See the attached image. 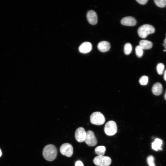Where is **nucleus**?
<instances>
[{"label":"nucleus","instance_id":"nucleus-1","mask_svg":"<svg viewBox=\"0 0 166 166\" xmlns=\"http://www.w3.org/2000/svg\"><path fill=\"white\" fill-rule=\"evenodd\" d=\"M57 154L55 146L51 144L46 145L44 148L42 154L45 159L47 160L52 161L56 158Z\"/></svg>","mask_w":166,"mask_h":166},{"label":"nucleus","instance_id":"nucleus-2","mask_svg":"<svg viewBox=\"0 0 166 166\" xmlns=\"http://www.w3.org/2000/svg\"><path fill=\"white\" fill-rule=\"evenodd\" d=\"M155 31V29L153 26L149 24H144L139 28L137 33L140 37L144 38L148 35L154 33Z\"/></svg>","mask_w":166,"mask_h":166},{"label":"nucleus","instance_id":"nucleus-3","mask_svg":"<svg viewBox=\"0 0 166 166\" xmlns=\"http://www.w3.org/2000/svg\"><path fill=\"white\" fill-rule=\"evenodd\" d=\"M91 123L96 125H101L105 121V118L103 115L99 112L93 113L90 117Z\"/></svg>","mask_w":166,"mask_h":166},{"label":"nucleus","instance_id":"nucleus-4","mask_svg":"<svg viewBox=\"0 0 166 166\" xmlns=\"http://www.w3.org/2000/svg\"><path fill=\"white\" fill-rule=\"evenodd\" d=\"M93 162L97 166H109L111 163V159L108 156H98L94 158Z\"/></svg>","mask_w":166,"mask_h":166},{"label":"nucleus","instance_id":"nucleus-5","mask_svg":"<svg viewBox=\"0 0 166 166\" xmlns=\"http://www.w3.org/2000/svg\"><path fill=\"white\" fill-rule=\"evenodd\" d=\"M117 126L116 122L110 121L106 123L104 128L105 134L109 136L115 135L117 131Z\"/></svg>","mask_w":166,"mask_h":166},{"label":"nucleus","instance_id":"nucleus-6","mask_svg":"<svg viewBox=\"0 0 166 166\" xmlns=\"http://www.w3.org/2000/svg\"><path fill=\"white\" fill-rule=\"evenodd\" d=\"M85 142L88 146H93L97 143V140L94 133L91 130H89L86 132V136Z\"/></svg>","mask_w":166,"mask_h":166},{"label":"nucleus","instance_id":"nucleus-7","mask_svg":"<svg viewBox=\"0 0 166 166\" xmlns=\"http://www.w3.org/2000/svg\"><path fill=\"white\" fill-rule=\"evenodd\" d=\"M60 152L63 155L70 157L73 153V146L70 144L68 143L63 144L60 147Z\"/></svg>","mask_w":166,"mask_h":166},{"label":"nucleus","instance_id":"nucleus-8","mask_svg":"<svg viewBox=\"0 0 166 166\" xmlns=\"http://www.w3.org/2000/svg\"><path fill=\"white\" fill-rule=\"evenodd\" d=\"M86 136V132L84 128L80 127L76 130L75 137L76 140L79 142L85 141Z\"/></svg>","mask_w":166,"mask_h":166},{"label":"nucleus","instance_id":"nucleus-9","mask_svg":"<svg viewBox=\"0 0 166 166\" xmlns=\"http://www.w3.org/2000/svg\"><path fill=\"white\" fill-rule=\"evenodd\" d=\"M87 18L89 22L92 25H95L97 22V16L96 12L89 10L87 13Z\"/></svg>","mask_w":166,"mask_h":166},{"label":"nucleus","instance_id":"nucleus-10","mask_svg":"<svg viewBox=\"0 0 166 166\" xmlns=\"http://www.w3.org/2000/svg\"><path fill=\"white\" fill-rule=\"evenodd\" d=\"M121 24L124 26H133L136 23V19L131 16H128L124 18L121 21Z\"/></svg>","mask_w":166,"mask_h":166},{"label":"nucleus","instance_id":"nucleus-11","mask_svg":"<svg viewBox=\"0 0 166 166\" xmlns=\"http://www.w3.org/2000/svg\"><path fill=\"white\" fill-rule=\"evenodd\" d=\"M92 49L91 44L89 42H85L79 47V52L82 53H87L90 52Z\"/></svg>","mask_w":166,"mask_h":166},{"label":"nucleus","instance_id":"nucleus-12","mask_svg":"<svg viewBox=\"0 0 166 166\" xmlns=\"http://www.w3.org/2000/svg\"><path fill=\"white\" fill-rule=\"evenodd\" d=\"M98 49L102 52H105L108 51L110 48V43L106 41L100 42L98 44Z\"/></svg>","mask_w":166,"mask_h":166},{"label":"nucleus","instance_id":"nucleus-13","mask_svg":"<svg viewBox=\"0 0 166 166\" xmlns=\"http://www.w3.org/2000/svg\"><path fill=\"white\" fill-rule=\"evenodd\" d=\"M152 92L156 96L160 95L163 91V86L159 82L154 84L152 88Z\"/></svg>","mask_w":166,"mask_h":166},{"label":"nucleus","instance_id":"nucleus-14","mask_svg":"<svg viewBox=\"0 0 166 166\" xmlns=\"http://www.w3.org/2000/svg\"><path fill=\"white\" fill-rule=\"evenodd\" d=\"M162 144V141L161 139L156 138L155 139V141L152 143V148L156 151L161 150L162 149L161 148Z\"/></svg>","mask_w":166,"mask_h":166},{"label":"nucleus","instance_id":"nucleus-15","mask_svg":"<svg viewBox=\"0 0 166 166\" xmlns=\"http://www.w3.org/2000/svg\"><path fill=\"white\" fill-rule=\"evenodd\" d=\"M139 45L144 49H148L151 48L152 43L150 41L147 40H141L139 42Z\"/></svg>","mask_w":166,"mask_h":166},{"label":"nucleus","instance_id":"nucleus-16","mask_svg":"<svg viewBox=\"0 0 166 166\" xmlns=\"http://www.w3.org/2000/svg\"><path fill=\"white\" fill-rule=\"evenodd\" d=\"M105 151V147L103 146H97L95 149L96 153L99 156H103Z\"/></svg>","mask_w":166,"mask_h":166},{"label":"nucleus","instance_id":"nucleus-17","mask_svg":"<svg viewBox=\"0 0 166 166\" xmlns=\"http://www.w3.org/2000/svg\"><path fill=\"white\" fill-rule=\"evenodd\" d=\"M132 47L131 44L129 43H126L124 47V52L127 55L130 54L132 51Z\"/></svg>","mask_w":166,"mask_h":166},{"label":"nucleus","instance_id":"nucleus-18","mask_svg":"<svg viewBox=\"0 0 166 166\" xmlns=\"http://www.w3.org/2000/svg\"><path fill=\"white\" fill-rule=\"evenodd\" d=\"M136 53L138 57H142L143 54V49L139 45L137 46L135 48Z\"/></svg>","mask_w":166,"mask_h":166},{"label":"nucleus","instance_id":"nucleus-19","mask_svg":"<svg viewBox=\"0 0 166 166\" xmlns=\"http://www.w3.org/2000/svg\"><path fill=\"white\" fill-rule=\"evenodd\" d=\"M164 69V65L162 63H159L156 66V70L157 73L160 75L163 74Z\"/></svg>","mask_w":166,"mask_h":166},{"label":"nucleus","instance_id":"nucleus-20","mask_svg":"<svg viewBox=\"0 0 166 166\" xmlns=\"http://www.w3.org/2000/svg\"><path fill=\"white\" fill-rule=\"evenodd\" d=\"M140 84L142 85H146L148 82V77L146 76H143L139 80Z\"/></svg>","mask_w":166,"mask_h":166},{"label":"nucleus","instance_id":"nucleus-21","mask_svg":"<svg viewBox=\"0 0 166 166\" xmlns=\"http://www.w3.org/2000/svg\"><path fill=\"white\" fill-rule=\"evenodd\" d=\"M156 4L160 7H164L166 6V0H155Z\"/></svg>","mask_w":166,"mask_h":166},{"label":"nucleus","instance_id":"nucleus-22","mask_svg":"<svg viewBox=\"0 0 166 166\" xmlns=\"http://www.w3.org/2000/svg\"><path fill=\"white\" fill-rule=\"evenodd\" d=\"M147 161L149 166H155L154 163V158L152 155L149 156L147 158Z\"/></svg>","mask_w":166,"mask_h":166},{"label":"nucleus","instance_id":"nucleus-23","mask_svg":"<svg viewBox=\"0 0 166 166\" xmlns=\"http://www.w3.org/2000/svg\"><path fill=\"white\" fill-rule=\"evenodd\" d=\"M136 1L139 4L141 5H144L147 3V0H136Z\"/></svg>","mask_w":166,"mask_h":166},{"label":"nucleus","instance_id":"nucleus-24","mask_svg":"<svg viewBox=\"0 0 166 166\" xmlns=\"http://www.w3.org/2000/svg\"><path fill=\"white\" fill-rule=\"evenodd\" d=\"M75 166H84V165L81 161L78 160L76 162Z\"/></svg>","mask_w":166,"mask_h":166},{"label":"nucleus","instance_id":"nucleus-25","mask_svg":"<svg viewBox=\"0 0 166 166\" xmlns=\"http://www.w3.org/2000/svg\"><path fill=\"white\" fill-rule=\"evenodd\" d=\"M164 80L166 81V70L164 72Z\"/></svg>","mask_w":166,"mask_h":166},{"label":"nucleus","instance_id":"nucleus-26","mask_svg":"<svg viewBox=\"0 0 166 166\" xmlns=\"http://www.w3.org/2000/svg\"><path fill=\"white\" fill-rule=\"evenodd\" d=\"M164 97L165 99L166 100V92L164 95Z\"/></svg>","mask_w":166,"mask_h":166},{"label":"nucleus","instance_id":"nucleus-27","mask_svg":"<svg viewBox=\"0 0 166 166\" xmlns=\"http://www.w3.org/2000/svg\"><path fill=\"white\" fill-rule=\"evenodd\" d=\"M1 155H2V152L0 149V156H1Z\"/></svg>","mask_w":166,"mask_h":166},{"label":"nucleus","instance_id":"nucleus-28","mask_svg":"<svg viewBox=\"0 0 166 166\" xmlns=\"http://www.w3.org/2000/svg\"></svg>","mask_w":166,"mask_h":166}]
</instances>
